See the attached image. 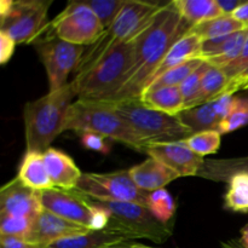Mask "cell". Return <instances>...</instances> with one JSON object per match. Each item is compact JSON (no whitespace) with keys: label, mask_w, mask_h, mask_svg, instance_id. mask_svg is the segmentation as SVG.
Masks as SVG:
<instances>
[{"label":"cell","mask_w":248,"mask_h":248,"mask_svg":"<svg viewBox=\"0 0 248 248\" xmlns=\"http://www.w3.org/2000/svg\"><path fill=\"white\" fill-rule=\"evenodd\" d=\"M190 29L191 26L182 18L173 2L170 1L160 7L144 28L132 39V68L124 86L109 102L140 99L170 48Z\"/></svg>","instance_id":"1"},{"label":"cell","mask_w":248,"mask_h":248,"mask_svg":"<svg viewBox=\"0 0 248 248\" xmlns=\"http://www.w3.org/2000/svg\"><path fill=\"white\" fill-rule=\"evenodd\" d=\"M77 97L73 82L57 91L28 102L24 106L23 120L26 144L29 152L44 153L63 132L65 115Z\"/></svg>","instance_id":"2"},{"label":"cell","mask_w":248,"mask_h":248,"mask_svg":"<svg viewBox=\"0 0 248 248\" xmlns=\"http://www.w3.org/2000/svg\"><path fill=\"white\" fill-rule=\"evenodd\" d=\"M64 131L97 133L124 143L138 152H144L147 144L133 132L131 126L116 111L113 102L78 99L73 102L65 115Z\"/></svg>","instance_id":"3"},{"label":"cell","mask_w":248,"mask_h":248,"mask_svg":"<svg viewBox=\"0 0 248 248\" xmlns=\"http://www.w3.org/2000/svg\"><path fill=\"white\" fill-rule=\"evenodd\" d=\"M133 64L132 40L120 44L91 69L72 80L78 99L110 101L124 86Z\"/></svg>","instance_id":"4"},{"label":"cell","mask_w":248,"mask_h":248,"mask_svg":"<svg viewBox=\"0 0 248 248\" xmlns=\"http://www.w3.org/2000/svg\"><path fill=\"white\" fill-rule=\"evenodd\" d=\"M161 6L164 5L156 2L127 0L114 23L104 31L101 38L93 45L85 50L81 62L75 70V77L91 69L99 60L108 55L116 46L132 40Z\"/></svg>","instance_id":"5"},{"label":"cell","mask_w":248,"mask_h":248,"mask_svg":"<svg viewBox=\"0 0 248 248\" xmlns=\"http://www.w3.org/2000/svg\"><path fill=\"white\" fill-rule=\"evenodd\" d=\"M113 103L116 111L147 147L160 143L182 142L194 135L181 123L178 116L148 108L140 99H128Z\"/></svg>","instance_id":"6"},{"label":"cell","mask_w":248,"mask_h":248,"mask_svg":"<svg viewBox=\"0 0 248 248\" xmlns=\"http://www.w3.org/2000/svg\"><path fill=\"white\" fill-rule=\"evenodd\" d=\"M82 198L91 205L104 208L110 216L108 229L119 232L130 241L147 239L162 244L171 237V225L162 224L144 205L135 202H116L92 199L82 194Z\"/></svg>","instance_id":"7"},{"label":"cell","mask_w":248,"mask_h":248,"mask_svg":"<svg viewBox=\"0 0 248 248\" xmlns=\"http://www.w3.org/2000/svg\"><path fill=\"white\" fill-rule=\"evenodd\" d=\"M104 31L98 17L87 5L82 1H72L48 23L44 33L89 47L101 38Z\"/></svg>","instance_id":"8"},{"label":"cell","mask_w":248,"mask_h":248,"mask_svg":"<svg viewBox=\"0 0 248 248\" xmlns=\"http://www.w3.org/2000/svg\"><path fill=\"white\" fill-rule=\"evenodd\" d=\"M44 34L45 36H39L33 44L46 70L48 92H52L68 84V75L79 67L86 48L67 43L57 36Z\"/></svg>","instance_id":"9"},{"label":"cell","mask_w":248,"mask_h":248,"mask_svg":"<svg viewBox=\"0 0 248 248\" xmlns=\"http://www.w3.org/2000/svg\"><path fill=\"white\" fill-rule=\"evenodd\" d=\"M77 190L96 200L135 202L147 207L150 194L136 186L128 170L110 173H82Z\"/></svg>","instance_id":"10"},{"label":"cell","mask_w":248,"mask_h":248,"mask_svg":"<svg viewBox=\"0 0 248 248\" xmlns=\"http://www.w3.org/2000/svg\"><path fill=\"white\" fill-rule=\"evenodd\" d=\"M51 1L19 0L12 1L9 11L0 15V31L16 44L34 43L47 28V11Z\"/></svg>","instance_id":"11"},{"label":"cell","mask_w":248,"mask_h":248,"mask_svg":"<svg viewBox=\"0 0 248 248\" xmlns=\"http://www.w3.org/2000/svg\"><path fill=\"white\" fill-rule=\"evenodd\" d=\"M40 200L44 210L63 219L77 223L92 230L96 207L86 202L81 193L77 189L74 190H62L57 188L47 189L40 191Z\"/></svg>","instance_id":"12"},{"label":"cell","mask_w":248,"mask_h":248,"mask_svg":"<svg viewBox=\"0 0 248 248\" xmlns=\"http://www.w3.org/2000/svg\"><path fill=\"white\" fill-rule=\"evenodd\" d=\"M145 153L149 157L166 165L179 177L196 176L205 165L203 157L195 154L183 142L150 144Z\"/></svg>","instance_id":"13"},{"label":"cell","mask_w":248,"mask_h":248,"mask_svg":"<svg viewBox=\"0 0 248 248\" xmlns=\"http://www.w3.org/2000/svg\"><path fill=\"white\" fill-rule=\"evenodd\" d=\"M41 210L40 191L27 188L17 178L7 182L0 190V215L35 219Z\"/></svg>","instance_id":"14"},{"label":"cell","mask_w":248,"mask_h":248,"mask_svg":"<svg viewBox=\"0 0 248 248\" xmlns=\"http://www.w3.org/2000/svg\"><path fill=\"white\" fill-rule=\"evenodd\" d=\"M91 230L77 223L69 222L67 219L58 217L46 210H41L33 220V228L27 241L31 244L47 245L65 237L77 236V235L86 234Z\"/></svg>","instance_id":"15"},{"label":"cell","mask_w":248,"mask_h":248,"mask_svg":"<svg viewBox=\"0 0 248 248\" xmlns=\"http://www.w3.org/2000/svg\"><path fill=\"white\" fill-rule=\"evenodd\" d=\"M248 36V28L223 38L202 41L199 58L208 64L225 69L240 57Z\"/></svg>","instance_id":"16"},{"label":"cell","mask_w":248,"mask_h":248,"mask_svg":"<svg viewBox=\"0 0 248 248\" xmlns=\"http://www.w3.org/2000/svg\"><path fill=\"white\" fill-rule=\"evenodd\" d=\"M43 155L53 188L62 190H74L78 188L82 172L69 155L56 148H48Z\"/></svg>","instance_id":"17"},{"label":"cell","mask_w":248,"mask_h":248,"mask_svg":"<svg viewBox=\"0 0 248 248\" xmlns=\"http://www.w3.org/2000/svg\"><path fill=\"white\" fill-rule=\"evenodd\" d=\"M128 172L136 186L148 193L165 189L167 184L179 178L176 172L153 157H148L140 165L131 167Z\"/></svg>","instance_id":"18"},{"label":"cell","mask_w":248,"mask_h":248,"mask_svg":"<svg viewBox=\"0 0 248 248\" xmlns=\"http://www.w3.org/2000/svg\"><path fill=\"white\" fill-rule=\"evenodd\" d=\"M16 178L24 186L36 191H44L53 188V184L46 170L43 153L27 150L19 164Z\"/></svg>","instance_id":"19"},{"label":"cell","mask_w":248,"mask_h":248,"mask_svg":"<svg viewBox=\"0 0 248 248\" xmlns=\"http://www.w3.org/2000/svg\"><path fill=\"white\" fill-rule=\"evenodd\" d=\"M201 44H202L201 39L193 33H188L186 35H184L183 38L177 40L176 43L173 44V46L170 48L167 55L165 56V58L162 60L161 64L159 65L156 72H155L154 75L152 77L149 85L152 84L153 81H155L157 78L161 77L162 74H165L167 70L178 67V65L183 64V63H186V61L189 60L199 58V53H200L201 50ZM149 85H148V86H149Z\"/></svg>","instance_id":"20"},{"label":"cell","mask_w":248,"mask_h":248,"mask_svg":"<svg viewBox=\"0 0 248 248\" xmlns=\"http://www.w3.org/2000/svg\"><path fill=\"white\" fill-rule=\"evenodd\" d=\"M140 102L148 108L177 116L186 109L184 99L178 86L148 89L140 96Z\"/></svg>","instance_id":"21"},{"label":"cell","mask_w":248,"mask_h":248,"mask_svg":"<svg viewBox=\"0 0 248 248\" xmlns=\"http://www.w3.org/2000/svg\"><path fill=\"white\" fill-rule=\"evenodd\" d=\"M125 241H130V240L107 228L104 230H98V232L91 230L86 234L58 240L47 245V248H104Z\"/></svg>","instance_id":"22"},{"label":"cell","mask_w":248,"mask_h":248,"mask_svg":"<svg viewBox=\"0 0 248 248\" xmlns=\"http://www.w3.org/2000/svg\"><path fill=\"white\" fill-rule=\"evenodd\" d=\"M177 116L181 123L193 133L203 132V131H217L218 126L223 121L222 116L218 113L215 101L201 104L195 108L184 109Z\"/></svg>","instance_id":"23"},{"label":"cell","mask_w":248,"mask_h":248,"mask_svg":"<svg viewBox=\"0 0 248 248\" xmlns=\"http://www.w3.org/2000/svg\"><path fill=\"white\" fill-rule=\"evenodd\" d=\"M182 18L194 26L223 16L216 0H173Z\"/></svg>","instance_id":"24"},{"label":"cell","mask_w":248,"mask_h":248,"mask_svg":"<svg viewBox=\"0 0 248 248\" xmlns=\"http://www.w3.org/2000/svg\"><path fill=\"white\" fill-rule=\"evenodd\" d=\"M245 28H248V27L242 24L241 22H239L232 16H224L223 15L217 18L196 24L190 29L189 33L195 34L196 36L201 39V41H207L228 36Z\"/></svg>","instance_id":"25"},{"label":"cell","mask_w":248,"mask_h":248,"mask_svg":"<svg viewBox=\"0 0 248 248\" xmlns=\"http://www.w3.org/2000/svg\"><path fill=\"white\" fill-rule=\"evenodd\" d=\"M225 207L234 212H248V171H236L229 178Z\"/></svg>","instance_id":"26"},{"label":"cell","mask_w":248,"mask_h":248,"mask_svg":"<svg viewBox=\"0 0 248 248\" xmlns=\"http://www.w3.org/2000/svg\"><path fill=\"white\" fill-rule=\"evenodd\" d=\"M228 84L229 79L224 70L210 64L201 81L200 103H208L227 94Z\"/></svg>","instance_id":"27"},{"label":"cell","mask_w":248,"mask_h":248,"mask_svg":"<svg viewBox=\"0 0 248 248\" xmlns=\"http://www.w3.org/2000/svg\"><path fill=\"white\" fill-rule=\"evenodd\" d=\"M223 70L229 79L227 94H235L248 89V36L240 57Z\"/></svg>","instance_id":"28"},{"label":"cell","mask_w":248,"mask_h":248,"mask_svg":"<svg viewBox=\"0 0 248 248\" xmlns=\"http://www.w3.org/2000/svg\"><path fill=\"white\" fill-rule=\"evenodd\" d=\"M148 208L159 222L170 225L176 213V202L166 189H159L149 194Z\"/></svg>","instance_id":"29"},{"label":"cell","mask_w":248,"mask_h":248,"mask_svg":"<svg viewBox=\"0 0 248 248\" xmlns=\"http://www.w3.org/2000/svg\"><path fill=\"white\" fill-rule=\"evenodd\" d=\"M205 62L201 58H193V60L186 61L183 64L178 65L176 68L167 70L165 74L157 78L155 81L148 86V89H156V87H164V86H181L182 82L194 72L198 69L202 63ZM147 89V90H148Z\"/></svg>","instance_id":"30"},{"label":"cell","mask_w":248,"mask_h":248,"mask_svg":"<svg viewBox=\"0 0 248 248\" xmlns=\"http://www.w3.org/2000/svg\"><path fill=\"white\" fill-rule=\"evenodd\" d=\"M220 135L218 131H203V132L194 133L186 140H182L190 150L200 156L212 155L219 150L220 148Z\"/></svg>","instance_id":"31"},{"label":"cell","mask_w":248,"mask_h":248,"mask_svg":"<svg viewBox=\"0 0 248 248\" xmlns=\"http://www.w3.org/2000/svg\"><path fill=\"white\" fill-rule=\"evenodd\" d=\"M210 64L207 62H203L196 70H194L179 86L182 92V96L184 99V106L186 109L195 108V107L201 106L200 103V89L201 81L205 75L206 70L208 69Z\"/></svg>","instance_id":"32"},{"label":"cell","mask_w":248,"mask_h":248,"mask_svg":"<svg viewBox=\"0 0 248 248\" xmlns=\"http://www.w3.org/2000/svg\"><path fill=\"white\" fill-rule=\"evenodd\" d=\"M81 1L94 12V15L101 21L102 26L107 29L114 23L127 0H81Z\"/></svg>","instance_id":"33"},{"label":"cell","mask_w":248,"mask_h":248,"mask_svg":"<svg viewBox=\"0 0 248 248\" xmlns=\"http://www.w3.org/2000/svg\"><path fill=\"white\" fill-rule=\"evenodd\" d=\"M33 220L17 216L0 215V235L28 240L33 228Z\"/></svg>","instance_id":"34"},{"label":"cell","mask_w":248,"mask_h":248,"mask_svg":"<svg viewBox=\"0 0 248 248\" xmlns=\"http://www.w3.org/2000/svg\"><path fill=\"white\" fill-rule=\"evenodd\" d=\"M248 125V98H240L237 97L235 107L232 113L219 124L218 132L220 135L234 132L239 128Z\"/></svg>","instance_id":"35"},{"label":"cell","mask_w":248,"mask_h":248,"mask_svg":"<svg viewBox=\"0 0 248 248\" xmlns=\"http://www.w3.org/2000/svg\"><path fill=\"white\" fill-rule=\"evenodd\" d=\"M81 144L82 147L89 150L101 153V154H109L110 153V145L107 142V138L97 133H82L81 135Z\"/></svg>","instance_id":"36"},{"label":"cell","mask_w":248,"mask_h":248,"mask_svg":"<svg viewBox=\"0 0 248 248\" xmlns=\"http://www.w3.org/2000/svg\"><path fill=\"white\" fill-rule=\"evenodd\" d=\"M15 47H16V43L14 39L7 35L5 31H0V63L1 64H5L11 60Z\"/></svg>","instance_id":"37"},{"label":"cell","mask_w":248,"mask_h":248,"mask_svg":"<svg viewBox=\"0 0 248 248\" xmlns=\"http://www.w3.org/2000/svg\"><path fill=\"white\" fill-rule=\"evenodd\" d=\"M0 248H47L45 245L31 244L23 239H17L11 236H1L0 235Z\"/></svg>","instance_id":"38"},{"label":"cell","mask_w":248,"mask_h":248,"mask_svg":"<svg viewBox=\"0 0 248 248\" xmlns=\"http://www.w3.org/2000/svg\"><path fill=\"white\" fill-rule=\"evenodd\" d=\"M220 12L224 16H232L235 11L244 4V0H216Z\"/></svg>","instance_id":"39"},{"label":"cell","mask_w":248,"mask_h":248,"mask_svg":"<svg viewBox=\"0 0 248 248\" xmlns=\"http://www.w3.org/2000/svg\"><path fill=\"white\" fill-rule=\"evenodd\" d=\"M232 17L236 18L239 22H241L242 24L248 27V1H245L244 4L232 14Z\"/></svg>","instance_id":"40"},{"label":"cell","mask_w":248,"mask_h":248,"mask_svg":"<svg viewBox=\"0 0 248 248\" xmlns=\"http://www.w3.org/2000/svg\"><path fill=\"white\" fill-rule=\"evenodd\" d=\"M223 248H245L242 246V244L240 242V240H230V241L222 242Z\"/></svg>","instance_id":"41"},{"label":"cell","mask_w":248,"mask_h":248,"mask_svg":"<svg viewBox=\"0 0 248 248\" xmlns=\"http://www.w3.org/2000/svg\"><path fill=\"white\" fill-rule=\"evenodd\" d=\"M240 242H241L242 246L245 248H248V224L241 230V239H240Z\"/></svg>","instance_id":"42"},{"label":"cell","mask_w":248,"mask_h":248,"mask_svg":"<svg viewBox=\"0 0 248 248\" xmlns=\"http://www.w3.org/2000/svg\"><path fill=\"white\" fill-rule=\"evenodd\" d=\"M128 246H130V241H125V242H121V244L111 245V246H107L104 248H128Z\"/></svg>","instance_id":"43"},{"label":"cell","mask_w":248,"mask_h":248,"mask_svg":"<svg viewBox=\"0 0 248 248\" xmlns=\"http://www.w3.org/2000/svg\"><path fill=\"white\" fill-rule=\"evenodd\" d=\"M128 248H153V247L144 246V245H140V244H130Z\"/></svg>","instance_id":"44"}]
</instances>
